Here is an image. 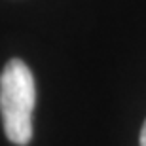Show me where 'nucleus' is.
<instances>
[{"label":"nucleus","mask_w":146,"mask_h":146,"mask_svg":"<svg viewBox=\"0 0 146 146\" xmlns=\"http://www.w3.org/2000/svg\"><path fill=\"white\" fill-rule=\"evenodd\" d=\"M36 99L33 72L21 59L6 63L0 74V116L8 141L25 146L33 139V110Z\"/></svg>","instance_id":"f257e3e1"},{"label":"nucleus","mask_w":146,"mask_h":146,"mask_svg":"<svg viewBox=\"0 0 146 146\" xmlns=\"http://www.w3.org/2000/svg\"><path fill=\"white\" fill-rule=\"evenodd\" d=\"M139 142H141V146H146V119H144V123H142V129H141V137H139Z\"/></svg>","instance_id":"f03ea898"}]
</instances>
